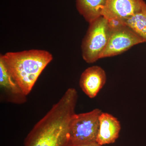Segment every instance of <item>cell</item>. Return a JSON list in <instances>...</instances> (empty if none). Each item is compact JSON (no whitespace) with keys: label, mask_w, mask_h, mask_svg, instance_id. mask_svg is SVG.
<instances>
[{"label":"cell","mask_w":146,"mask_h":146,"mask_svg":"<svg viewBox=\"0 0 146 146\" xmlns=\"http://www.w3.org/2000/svg\"><path fill=\"white\" fill-rule=\"evenodd\" d=\"M78 98L77 91L74 88H69L65 91L59 100L33 128L25 139V146L67 145Z\"/></svg>","instance_id":"6da1fadb"},{"label":"cell","mask_w":146,"mask_h":146,"mask_svg":"<svg viewBox=\"0 0 146 146\" xmlns=\"http://www.w3.org/2000/svg\"><path fill=\"white\" fill-rule=\"evenodd\" d=\"M52 59L50 53L42 50L8 52L0 56V60L26 96Z\"/></svg>","instance_id":"7a4b0ae2"},{"label":"cell","mask_w":146,"mask_h":146,"mask_svg":"<svg viewBox=\"0 0 146 146\" xmlns=\"http://www.w3.org/2000/svg\"><path fill=\"white\" fill-rule=\"evenodd\" d=\"M111 32L108 19L103 16L89 23L81 45L82 58L86 63H95L101 58Z\"/></svg>","instance_id":"3957f363"},{"label":"cell","mask_w":146,"mask_h":146,"mask_svg":"<svg viewBox=\"0 0 146 146\" xmlns=\"http://www.w3.org/2000/svg\"><path fill=\"white\" fill-rule=\"evenodd\" d=\"M102 110L96 108L86 113L75 114L69 131V145L96 142Z\"/></svg>","instance_id":"277c9868"},{"label":"cell","mask_w":146,"mask_h":146,"mask_svg":"<svg viewBox=\"0 0 146 146\" xmlns=\"http://www.w3.org/2000/svg\"><path fill=\"white\" fill-rule=\"evenodd\" d=\"M144 42L140 36L125 25L111 32L107 46L100 58L121 54L133 46Z\"/></svg>","instance_id":"5b68a950"},{"label":"cell","mask_w":146,"mask_h":146,"mask_svg":"<svg viewBox=\"0 0 146 146\" xmlns=\"http://www.w3.org/2000/svg\"><path fill=\"white\" fill-rule=\"evenodd\" d=\"M146 5L144 0H106L102 16L108 20L124 21L140 12Z\"/></svg>","instance_id":"8992f818"},{"label":"cell","mask_w":146,"mask_h":146,"mask_svg":"<svg viewBox=\"0 0 146 146\" xmlns=\"http://www.w3.org/2000/svg\"><path fill=\"white\" fill-rule=\"evenodd\" d=\"M106 81V73L104 69L99 66H93L82 74L79 84L84 94L93 98L96 96Z\"/></svg>","instance_id":"52a82bcc"},{"label":"cell","mask_w":146,"mask_h":146,"mask_svg":"<svg viewBox=\"0 0 146 146\" xmlns=\"http://www.w3.org/2000/svg\"><path fill=\"white\" fill-rule=\"evenodd\" d=\"M121 129V124L117 118L109 113L102 112L96 142L101 146L113 143L119 138Z\"/></svg>","instance_id":"ba28073f"},{"label":"cell","mask_w":146,"mask_h":146,"mask_svg":"<svg viewBox=\"0 0 146 146\" xmlns=\"http://www.w3.org/2000/svg\"><path fill=\"white\" fill-rule=\"evenodd\" d=\"M0 86L8 95L9 100L16 103L26 101V96L7 70L3 61L0 60Z\"/></svg>","instance_id":"9c48e42d"},{"label":"cell","mask_w":146,"mask_h":146,"mask_svg":"<svg viewBox=\"0 0 146 146\" xmlns=\"http://www.w3.org/2000/svg\"><path fill=\"white\" fill-rule=\"evenodd\" d=\"M106 0H76L79 13L89 23L102 16Z\"/></svg>","instance_id":"30bf717a"},{"label":"cell","mask_w":146,"mask_h":146,"mask_svg":"<svg viewBox=\"0 0 146 146\" xmlns=\"http://www.w3.org/2000/svg\"><path fill=\"white\" fill-rule=\"evenodd\" d=\"M124 21L127 26L146 42V5L140 12Z\"/></svg>","instance_id":"8fae6325"},{"label":"cell","mask_w":146,"mask_h":146,"mask_svg":"<svg viewBox=\"0 0 146 146\" xmlns=\"http://www.w3.org/2000/svg\"><path fill=\"white\" fill-rule=\"evenodd\" d=\"M66 146H101L97 143L96 142H93V143H86L80 144V145H67Z\"/></svg>","instance_id":"7c38bea8"}]
</instances>
